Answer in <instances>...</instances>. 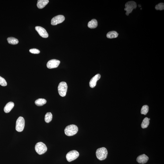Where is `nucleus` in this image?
<instances>
[{"mask_svg":"<svg viewBox=\"0 0 164 164\" xmlns=\"http://www.w3.org/2000/svg\"><path fill=\"white\" fill-rule=\"evenodd\" d=\"M78 131V128L75 125H70L66 127L65 130L66 135L68 136H71L75 135Z\"/></svg>","mask_w":164,"mask_h":164,"instance_id":"1","label":"nucleus"},{"mask_svg":"<svg viewBox=\"0 0 164 164\" xmlns=\"http://www.w3.org/2000/svg\"><path fill=\"white\" fill-rule=\"evenodd\" d=\"M108 154L107 150L104 147L98 148L96 152L97 158L100 160H104L106 159Z\"/></svg>","mask_w":164,"mask_h":164,"instance_id":"2","label":"nucleus"},{"mask_svg":"<svg viewBox=\"0 0 164 164\" xmlns=\"http://www.w3.org/2000/svg\"><path fill=\"white\" fill-rule=\"evenodd\" d=\"M125 6L124 10L126 11V15L128 16L129 14L132 12L134 9L136 8L137 3L134 1H130L126 3Z\"/></svg>","mask_w":164,"mask_h":164,"instance_id":"3","label":"nucleus"},{"mask_svg":"<svg viewBox=\"0 0 164 164\" xmlns=\"http://www.w3.org/2000/svg\"><path fill=\"white\" fill-rule=\"evenodd\" d=\"M35 150L38 154L42 155L47 151V148L45 144L42 142H40L36 144Z\"/></svg>","mask_w":164,"mask_h":164,"instance_id":"4","label":"nucleus"},{"mask_svg":"<svg viewBox=\"0 0 164 164\" xmlns=\"http://www.w3.org/2000/svg\"><path fill=\"white\" fill-rule=\"evenodd\" d=\"M68 89V85L65 82H61L60 83L58 87V93L61 97L66 96Z\"/></svg>","mask_w":164,"mask_h":164,"instance_id":"5","label":"nucleus"},{"mask_svg":"<svg viewBox=\"0 0 164 164\" xmlns=\"http://www.w3.org/2000/svg\"><path fill=\"white\" fill-rule=\"evenodd\" d=\"M25 120L23 118L20 116L17 120L16 125V130L18 132H22L24 129Z\"/></svg>","mask_w":164,"mask_h":164,"instance_id":"6","label":"nucleus"},{"mask_svg":"<svg viewBox=\"0 0 164 164\" xmlns=\"http://www.w3.org/2000/svg\"><path fill=\"white\" fill-rule=\"evenodd\" d=\"M79 155V153L76 150H71L67 153L66 158L67 161L70 162L77 159Z\"/></svg>","mask_w":164,"mask_h":164,"instance_id":"7","label":"nucleus"},{"mask_svg":"<svg viewBox=\"0 0 164 164\" xmlns=\"http://www.w3.org/2000/svg\"><path fill=\"white\" fill-rule=\"evenodd\" d=\"M65 18L64 16L59 15L53 18L51 20V24L53 25H56L62 23L65 20Z\"/></svg>","mask_w":164,"mask_h":164,"instance_id":"8","label":"nucleus"},{"mask_svg":"<svg viewBox=\"0 0 164 164\" xmlns=\"http://www.w3.org/2000/svg\"><path fill=\"white\" fill-rule=\"evenodd\" d=\"M60 61L56 59H52L49 60L47 64V67L49 69L57 68L60 64Z\"/></svg>","mask_w":164,"mask_h":164,"instance_id":"9","label":"nucleus"},{"mask_svg":"<svg viewBox=\"0 0 164 164\" xmlns=\"http://www.w3.org/2000/svg\"><path fill=\"white\" fill-rule=\"evenodd\" d=\"M36 31L39 33V35L42 38H48V34L45 29L42 27L36 26L35 28Z\"/></svg>","mask_w":164,"mask_h":164,"instance_id":"10","label":"nucleus"},{"mask_svg":"<svg viewBox=\"0 0 164 164\" xmlns=\"http://www.w3.org/2000/svg\"><path fill=\"white\" fill-rule=\"evenodd\" d=\"M101 75L99 74H97L91 79L89 82L90 86L91 88L95 87L96 85L97 82L100 79Z\"/></svg>","mask_w":164,"mask_h":164,"instance_id":"11","label":"nucleus"},{"mask_svg":"<svg viewBox=\"0 0 164 164\" xmlns=\"http://www.w3.org/2000/svg\"><path fill=\"white\" fill-rule=\"evenodd\" d=\"M149 158L146 155L143 154L139 156L137 159V161L139 163L144 164L148 161Z\"/></svg>","mask_w":164,"mask_h":164,"instance_id":"12","label":"nucleus"},{"mask_svg":"<svg viewBox=\"0 0 164 164\" xmlns=\"http://www.w3.org/2000/svg\"><path fill=\"white\" fill-rule=\"evenodd\" d=\"M48 0H38V1L37 6L40 9L43 8L49 3Z\"/></svg>","mask_w":164,"mask_h":164,"instance_id":"13","label":"nucleus"},{"mask_svg":"<svg viewBox=\"0 0 164 164\" xmlns=\"http://www.w3.org/2000/svg\"><path fill=\"white\" fill-rule=\"evenodd\" d=\"M14 104L13 102H10L8 103L4 108V112L6 113H8L11 111L14 107Z\"/></svg>","mask_w":164,"mask_h":164,"instance_id":"14","label":"nucleus"},{"mask_svg":"<svg viewBox=\"0 0 164 164\" xmlns=\"http://www.w3.org/2000/svg\"><path fill=\"white\" fill-rule=\"evenodd\" d=\"M87 26L88 27L90 28H95L98 26L97 21L96 19H93L88 22Z\"/></svg>","mask_w":164,"mask_h":164,"instance_id":"15","label":"nucleus"},{"mask_svg":"<svg viewBox=\"0 0 164 164\" xmlns=\"http://www.w3.org/2000/svg\"><path fill=\"white\" fill-rule=\"evenodd\" d=\"M118 35V33L116 31H113L108 33L106 37L108 38L112 39L117 38Z\"/></svg>","mask_w":164,"mask_h":164,"instance_id":"16","label":"nucleus"},{"mask_svg":"<svg viewBox=\"0 0 164 164\" xmlns=\"http://www.w3.org/2000/svg\"><path fill=\"white\" fill-rule=\"evenodd\" d=\"M47 103V101L44 98H39L36 100L35 103L37 106H42L44 105Z\"/></svg>","mask_w":164,"mask_h":164,"instance_id":"17","label":"nucleus"},{"mask_svg":"<svg viewBox=\"0 0 164 164\" xmlns=\"http://www.w3.org/2000/svg\"><path fill=\"white\" fill-rule=\"evenodd\" d=\"M150 123V120L148 117L145 118L143 119L141 124V127L142 129L146 128L148 127Z\"/></svg>","mask_w":164,"mask_h":164,"instance_id":"18","label":"nucleus"},{"mask_svg":"<svg viewBox=\"0 0 164 164\" xmlns=\"http://www.w3.org/2000/svg\"><path fill=\"white\" fill-rule=\"evenodd\" d=\"M7 40L9 44L12 45L17 44L19 43L18 39L13 37H9L8 38Z\"/></svg>","mask_w":164,"mask_h":164,"instance_id":"19","label":"nucleus"},{"mask_svg":"<svg viewBox=\"0 0 164 164\" xmlns=\"http://www.w3.org/2000/svg\"><path fill=\"white\" fill-rule=\"evenodd\" d=\"M52 119V115L51 113H47L45 116V121L47 123H49L51 121Z\"/></svg>","mask_w":164,"mask_h":164,"instance_id":"20","label":"nucleus"},{"mask_svg":"<svg viewBox=\"0 0 164 164\" xmlns=\"http://www.w3.org/2000/svg\"><path fill=\"white\" fill-rule=\"evenodd\" d=\"M148 111H149V106L147 105H143L141 108V114L146 115L148 113Z\"/></svg>","mask_w":164,"mask_h":164,"instance_id":"21","label":"nucleus"},{"mask_svg":"<svg viewBox=\"0 0 164 164\" xmlns=\"http://www.w3.org/2000/svg\"><path fill=\"white\" fill-rule=\"evenodd\" d=\"M157 10H163L164 9V4L163 3H160L156 5L155 7Z\"/></svg>","mask_w":164,"mask_h":164,"instance_id":"22","label":"nucleus"},{"mask_svg":"<svg viewBox=\"0 0 164 164\" xmlns=\"http://www.w3.org/2000/svg\"><path fill=\"white\" fill-rule=\"evenodd\" d=\"M0 85L3 86H6L7 85V83L5 80L0 76Z\"/></svg>","mask_w":164,"mask_h":164,"instance_id":"23","label":"nucleus"},{"mask_svg":"<svg viewBox=\"0 0 164 164\" xmlns=\"http://www.w3.org/2000/svg\"><path fill=\"white\" fill-rule=\"evenodd\" d=\"M29 51L31 53L33 54H38L40 53V50L36 48L30 49Z\"/></svg>","mask_w":164,"mask_h":164,"instance_id":"24","label":"nucleus"}]
</instances>
